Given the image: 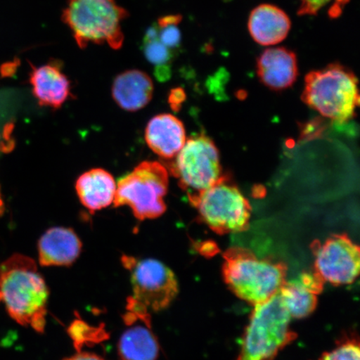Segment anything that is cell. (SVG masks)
<instances>
[{"label":"cell","instance_id":"6da1fadb","mask_svg":"<svg viewBox=\"0 0 360 360\" xmlns=\"http://www.w3.org/2000/svg\"><path fill=\"white\" fill-rule=\"evenodd\" d=\"M48 300L46 283L34 260L15 255L0 266V303L20 325L43 334Z\"/></svg>","mask_w":360,"mask_h":360},{"label":"cell","instance_id":"7a4b0ae2","mask_svg":"<svg viewBox=\"0 0 360 360\" xmlns=\"http://www.w3.org/2000/svg\"><path fill=\"white\" fill-rule=\"evenodd\" d=\"M224 260L225 283L238 298L252 305L271 299L286 281L285 264L259 259L245 248H231L224 254Z\"/></svg>","mask_w":360,"mask_h":360},{"label":"cell","instance_id":"3957f363","mask_svg":"<svg viewBox=\"0 0 360 360\" xmlns=\"http://www.w3.org/2000/svg\"><path fill=\"white\" fill-rule=\"evenodd\" d=\"M129 16L116 0H68L62 20L69 27L80 49L89 44L123 46L122 22Z\"/></svg>","mask_w":360,"mask_h":360},{"label":"cell","instance_id":"277c9868","mask_svg":"<svg viewBox=\"0 0 360 360\" xmlns=\"http://www.w3.org/2000/svg\"><path fill=\"white\" fill-rule=\"evenodd\" d=\"M302 100L326 118L345 122L359 105L357 78L340 64L314 70L306 75Z\"/></svg>","mask_w":360,"mask_h":360},{"label":"cell","instance_id":"5b68a950","mask_svg":"<svg viewBox=\"0 0 360 360\" xmlns=\"http://www.w3.org/2000/svg\"><path fill=\"white\" fill-rule=\"evenodd\" d=\"M236 360H274L297 338L278 292L254 306Z\"/></svg>","mask_w":360,"mask_h":360},{"label":"cell","instance_id":"8992f818","mask_svg":"<svg viewBox=\"0 0 360 360\" xmlns=\"http://www.w3.org/2000/svg\"><path fill=\"white\" fill-rule=\"evenodd\" d=\"M122 263L130 273L133 296L128 300L130 314L150 323V313L167 309L179 294V283L167 265L155 259L123 256Z\"/></svg>","mask_w":360,"mask_h":360},{"label":"cell","instance_id":"52a82bcc","mask_svg":"<svg viewBox=\"0 0 360 360\" xmlns=\"http://www.w3.org/2000/svg\"><path fill=\"white\" fill-rule=\"evenodd\" d=\"M169 188V173L157 161H143L117 183L115 207L127 205L135 218L143 221L160 217L167 210L165 197Z\"/></svg>","mask_w":360,"mask_h":360},{"label":"cell","instance_id":"ba28073f","mask_svg":"<svg viewBox=\"0 0 360 360\" xmlns=\"http://www.w3.org/2000/svg\"><path fill=\"white\" fill-rule=\"evenodd\" d=\"M200 219L219 235L238 233L249 226L251 206L238 188L224 176L191 200Z\"/></svg>","mask_w":360,"mask_h":360},{"label":"cell","instance_id":"9c48e42d","mask_svg":"<svg viewBox=\"0 0 360 360\" xmlns=\"http://www.w3.org/2000/svg\"><path fill=\"white\" fill-rule=\"evenodd\" d=\"M170 169L190 200L224 177L218 148L205 135L188 139Z\"/></svg>","mask_w":360,"mask_h":360},{"label":"cell","instance_id":"30bf717a","mask_svg":"<svg viewBox=\"0 0 360 360\" xmlns=\"http://www.w3.org/2000/svg\"><path fill=\"white\" fill-rule=\"evenodd\" d=\"M311 248L314 272L323 282L340 286L356 281L360 267L359 248L348 236L334 235L325 242H314Z\"/></svg>","mask_w":360,"mask_h":360},{"label":"cell","instance_id":"8fae6325","mask_svg":"<svg viewBox=\"0 0 360 360\" xmlns=\"http://www.w3.org/2000/svg\"><path fill=\"white\" fill-rule=\"evenodd\" d=\"M82 242L71 228L53 227L39 238V261L44 267L70 266L82 251Z\"/></svg>","mask_w":360,"mask_h":360},{"label":"cell","instance_id":"7c38bea8","mask_svg":"<svg viewBox=\"0 0 360 360\" xmlns=\"http://www.w3.org/2000/svg\"><path fill=\"white\" fill-rule=\"evenodd\" d=\"M30 81L39 105L60 109L70 96V81L62 71L60 62L32 67Z\"/></svg>","mask_w":360,"mask_h":360},{"label":"cell","instance_id":"4fadbf2b","mask_svg":"<svg viewBox=\"0 0 360 360\" xmlns=\"http://www.w3.org/2000/svg\"><path fill=\"white\" fill-rule=\"evenodd\" d=\"M295 53L286 48L265 49L257 60V75L265 86L283 90L292 86L298 76Z\"/></svg>","mask_w":360,"mask_h":360},{"label":"cell","instance_id":"5bb4252c","mask_svg":"<svg viewBox=\"0 0 360 360\" xmlns=\"http://www.w3.org/2000/svg\"><path fill=\"white\" fill-rule=\"evenodd\" d=\"M323 285L325 283L314 272L303 273L295 280L286 281L278 295L291 318L304 319L316 309L317 295Z\"/></svg>","mask_w":360,"mask_h":360},{"label":"cell","instance_id":"9a60e30c","mask_svg":"<svg viewBox=\"0 0 360 360\" xmlns=\"http://www.w3.org/2000/svg\"><path fill=\"white\" fill-rule=\"evenodd\" d=\"M146 141L150 150L162 159L172 160L186 142V129L177 117L158 115L147 124Z\"/></svg>","mask_w":360,"mask_h":360},{"label":"cell","instance_id":"2e32d148","mask_svg":"<svg viewBox=\"0 0 360 360\" xmlns=\"http://www.w3.org/2000/svg\"><path fill=\"white\" fill-rule=\"evenodd\" d=\"M154 94V84L150 75L139 70L123 72L114 80L112 96L121 109L129 112L142 110Z\"/></svg>","mask_w":360,"mask_h":360},{"label":"cell","instance_id":"e0dca14e","mask_svg":"<svg viewBox=\"0 0 360 360\" xmlns=\"http://www.w3.org/2000/svg\"><path fill=\"white\" fill-rule=\"evenodd\" d=\"M291 22L285 12L272 4H261L251 12L248 29L255 42L271 46L283 41L290 32Z\"/></svg>","mask_w":360,"mask_h":360},{"label":"cell","instance_id":"ac0fdd59","mask_svg":"<svg viewBox=\"0 0 360 360\" xmlns=\"http://www.w3.org/2000/svg\"><path fill=\"white\" fill-rule=\"evenodd\" d=\"M117 184L103 169H92L80 175L75 184L79 199L90 213L107 208L114 202Z\"/></svg>","mask_w":360,"mask_h":360},{"label":"cell","instance_id":"d6986e66","mask_svg":"<svg viewBox=\"0 0 360 360\" xmlns=\"http://www.w3.org/2000/svg\"><path fill=\"white\" fill-rule=\"evenodd\" d=\"M160 350L159 341L148 325L129 328L118 344L121 360H157Z\"/></svg>","mask_w":360,"mask_h":360},{"label":"cell","instance_id":"ffe728a7","mask_svg":"<svg viewBox=\"0 0 360 360\" xmlns=\"http://www.w3.org/2000/svg\"><path fill=\"white\" fill-rule=\"evenodd\" d=\"M142 51L146 60L155 67L170 66L169 63L174 58L173 51L158 39L156 24L148 29L143 40Z\"/></svg>","mask_w":360,"mask_h":360},{"label":"cell","instance_id":"44dd1931","mask_svg":"<svg viewBox=\"0 0 360 360\" xmlns=\"http://www.w3.org/2000/svg\"><path fill=\"white\" fill-rule=\"evenodd\" d=\"M182 17L179 15H166L158 21V39L166 47L173 51L179 47L181 42V32L178 25L181 22Z\"/></svg>","mask_w":360,"mask_h":360},{"label":"cell","instance_id":"7402d4cb","mask_svg":"<svg viewBox=\"0 0 360 360\" xmlns=\"http://www.w3.org/2000/svg\"><path fill=\"white\" fill-rule=\"evenodd\" d=\"M317 360H360L358 336L352 334L342 338L334 349L323 353Z\"/></svg>","mask_w":360,"mask_h":360},{"label":"cell","instance_id":"603a6c76","mask_svg":"<svg viewBox=\"0 0 360 360\" xmlns=\"http://www.w3.org/2000/svg\"><path fill=\"white\" fill-rule=\"evenodd\" d=\"M332 0H300L299 15H314L327 6Z\"/></svg>","mask_w":360,"mask_h":360},{"label":"cell","instance_id":"cb8c5ba5","mask_svg":"<svg viewBox=\"0 0 360 360\" xmlns=\"http://www.w3.org/2000/svg\"><path fill=\"white\" fill-rule=\"evenodd\" d=\"M186 96L181 88H176L171 90L169 102L174 110H178L182 103L186 100Z\"/></svg>","mask_w":360,"mask_h":360},{"label":"cell","instance_id":"d4e9b609","mask_svg":"<svg viewBox=\"0 0 360 360\" xmlns=\"http://www.w3.org/2000/svg\"><path fill=\"white\" fill-rule=\"evenodd\" d=\"M64 360H106L98 355L92 353L79 352L68 357Z\"/></svg>","mask_w":360,"mask_h":360},{"label":"cell","instance_id":"484cf974","mask_svg":"<svg viewBox=\"0 0 360 360\" xmlns=\"http://www.w3.org/2000/svg\"><path fill=\"white\" fill-rule=\"evenodd\" d=\"M155 75L160 81L168 80L171 76L170 66L155 67Z\"/></svg>","mask_w":360,"mask_h":360},{"label":"cell","instance_id":"4316f807","mask_svg":"<svg viewBox=\"0 0 360 360\" xmlns=\"http://www.w3.org/2000/svg\"><path fill=\"white\" fill-rule=\"evenodd\" d=\"M214 249H217V248L214 247V244L207 245V243H205L204 245L200 247V252L202 255H205L207 256L209 254H214Z\"/></svg>","mask_w":360,"mask_h":360}]
</instances>
